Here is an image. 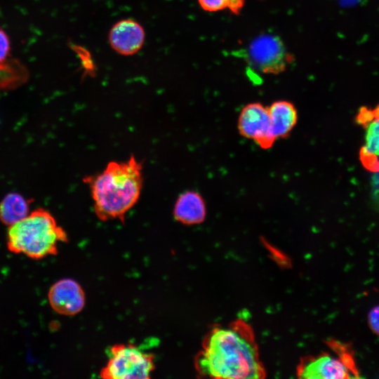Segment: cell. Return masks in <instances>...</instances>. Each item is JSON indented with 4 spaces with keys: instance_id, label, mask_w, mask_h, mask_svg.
Returning a JSON list of instances; mask_svg holds the SVG:
<instances>
[{
    "instance_id": "cell-1",
    "label": "cell",
    "mask_w": 379,
    "mask_h": 379,
    "mask_svg": "<svg viewBox=\"0 0 379 379\" xmlns=\"http://www.w3.org/2000/svg\"><path fill=\"white\" fill-rule=\"evenodd\" d=\"M201 377L258 379L266 375L251 327L242 319L211 328L194 359Z\"/></svg>"
},
{
    "instance_id": "cell-2",
    "label": "cell",
    "mask_w": 379,
    "mask_h": 379,
    "mask_svg": "<svg viewBox=\"0 0 379 379\" xmlns=\"http://www.w3.org/2000/svg\"><path fill=\"white\" fill-rule=\"evenodd\" d=\"M84 181L89 186L98 218L124 222L141 193L142 164L134 156L126 161H111L101 173L85 177Z\"/></svg>"
},
{
    "instance_id": "cell-3",
    "label": "cell",
    "mask_w": 379,
    "mask_h": 379,
    "mask_svg": "<svg viewBox=\"0 0 379 379\" xmlns=\"http://www.w3.org/2000/svg\"><path fill=\"white\" fill-rule=\"evenodd\" d=\"M8 227V250L33 260L56 255L59 244L68 241L65 230L51 213L43 208L30 211L23 219Z\"/></svg>"
},
{
    "instance_id": "cell-4",
    "label": "cell",
    "mask_w": 379,
    "mask_h": 379,
    "mask_svg": "<svg viewBox=\"0 0 379 379\" xmlns=\"http://www.w3.org/2000/svg\"><path fill=\"white\" fill-rule=\"evenodd\" d=\"M332 355L323 352L316 356L304 357L297 367V375L306 379H347L359 377L354 358L348 346L338 341L329 342Z\"/></svg>"
},
{
    "instance_id": "cell-5",
    "label": "cell",
    "mask_w": 379,
    "mask_h": 379,
    "mask_svg": "<svg viewBox=\"0 0 379 379\" xmlns=\"http://www.w3.org/2000/svg\"><path fill=\"white\" fill-rule=\"evenodd\" d=\"M109 359L100 372L105 379H148L155 368L154 357L131 344H116L108 350Z\"/></svg>"
},
{
    "instance_id": "cell-6",
    "label": "cell",
    "mask_w": 379,
    "mask_h": 379,
    "mask_svg": "<svg viewBox=\"0 0 379 379\" xmlns=\"http://www.w3.org/2000/svg\"><path fill=\"white\" fill-rule=\"evenodd\" d=\"M246 58L258 72L270 74L282 73L295 60L281 38L272 34L255 37L248 46Z\"/></svg>"
},
{
    "instance_id": "cell-7",
    "label": "cell",
    "mask_w": 379,
    "mask_h": 379,
    "mask_svg": "<svg viewBox=\"0 0 379 379\" xmlns=\"http://www.w3.org/2000/svg\"><path fill=\"white\" fill-rule=\"evenodd\" d=\"M237 128L241 136L253 140L262 149L270 148L276 141L270 132L268 107L259 102L241 109Z\"/></svg>"
},
{
    "instance_id": "cell-8",
    "label": "cell",
    "mask_w": 379,
    "mask_h": 379,
    "mask_svg": "<svg viewBox=\"0 0 379 379\" xmlns=\"http://www.w3.org/2000/svg\"><path fill=\"white\" fill-rule=\"evenodd\" d=\"M355 121L364 131V141L359 153V161L368 171L379 172V104L371 108L360 107Z\"/></svg>"
},
{
    "instance_id": "cell-9",
    "label": "cell",
    "mask_w": 379,
    "mask_h": 379,
    "mask_svg": "<svg viewBox=\"0 0 379 379\" xmlns=\"http://www.w3.org/2000/svg\"><path fill=\"white\" fill-rule=\"evenodd\" d=\"M51 307L58 314L73 316L84 307L86 295L81 286L70 278L61 279L55 282L48 292Z\"/></svg>"
},
{
    "instance_id": "cell-10",
    "label": "cell",
    "mask_w": 379,
    "mask_h": 379,
    "mask_svg": "<svg viewBox=\"0 0 379 379\" xmlns=\"http://www.w3.org/2000/svg\"><path fill=\"white\" fill-rule=\"evenodd\" d=\"M145 33L142 26L133 19L117 21L109 30V43L117 53L123 55H132L142 47Z\"/></svg>"
},
{
    "instance_id": "cell-11",
    "label": "cell",
    "mask_w": 379,
    "mask_h": 379,
    "mask_svg": "<svg viewBox=\"0 0 379 379\" xmlns=\"http://www.w3.org/2000/svg\"><path fill=\"white\" fill-rule=\"evenodd\" d=\"M174 218L186 225L203 222L206 216V203L197 192L186 191L178 197L173 208Z\"/></svg>"
},
{
    "instance_id": "cell-12",
    "label": "cell",
    "mask_w": 379,
    "mask_h": 379,
    "mask_svg": "<svg viewBox=\"0 0 379 379\" xmlns=\"http://www.w3.org/2000/svg\"><path fill=\"white\" fill-rule=\"evenodd\" d=\"M268 107L270 132L277 140L287 137L298 121V111L293 103L280 100Z\"/></svg>"
},
{
    "instance_id": "cell-13",
    "label": "cell",
    "mask_w": 379,
    "mask_h": 379,
    "mask_svg": "<svg viewBox=\"0 0 379 379\" xmlns=\"http://www.w3.org/2000/svg\"><path fill=\"white\" fill-rule=\"evenodd\" d=\"M29 72L18 59L9 57L0 62V91H11L27 82Z\"/></svg>"
},
{
    "instance_id": "cell-14",
    "label": "cell",
    "mask_w": 379,
    "mask_h": 379,
    "mask_svg": "<svg viewBox=\"0 0 379 379\" xmlns=\"http://www.w3.org/2000/svg\"><path fill=\"white\" fill-rule=\"evenodd\" d=\"M30 200L17 192H11L0 201V221L9 227L29 213Z\"/></svg>"
},
{
    "instance_id": "cell-15",
    "label": "cell",
    "mask_w": 379,
    "mask_h": 379,
    "mask_svg": "<svg viewBox=\"0 0 379 379\" xmlns=\"http://www.w3.org/2000/svg\"><path fill=\"white\" fill-rule=\"evenodd\" d=\"M201 8L207 12H218L229 9L230 0H197Z\"/></svg>"
},
{
    "instance_id": "cell-16",
    "label": "cell",
    "mask_w": 379,
    "mask_h": 379,
    "mask_svg": "<svg viewBox=\"0 0 379 379\" xmlns=\"http://www.w3.org/2000/svg\"><path fill=\"white\" fill-rule=\"evenodd\" d=\"M11 41L7 33L0 28V62L11 57Z\"/></svg>"
},
{
    "instance_id": "cell-17",
    "label": "cell",
    "mask_w": 379,
    "mask_h": 379,
    "mask_svg": "<svg viewBox=\"0 0 379 379\" xmlns=\"http://www.w3.org/2000/svg\"><path fill=\"white\" fill-rule=\"evenodd\" d=\"M368 322L371 329L379 335V305L370 310L368 315Z\"/></svg>"
},
{
    "instance_id": "cell-18",
    "label": "cell",
    "mask_w": 379,
    "mask_h": 379,
    "mask_svg": "<svg viewBox=\"0 0 379 379\" xmlns=\"http://www.w3.org/2000/svg\"><path fill=\"white\" fill-rule=\"evenodd\" d=\"M246 3V0H230L229 11L234 15L240 14Z\"/></svg>"
}]
</instances>
